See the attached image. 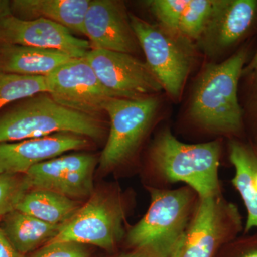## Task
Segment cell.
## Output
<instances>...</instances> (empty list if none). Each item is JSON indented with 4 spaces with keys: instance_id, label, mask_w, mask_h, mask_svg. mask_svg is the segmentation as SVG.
Segmentation results:
<instances>
[{
    "instance_id": "cell-15",
    "label": "cell",
    "mask_w": 257,
    "mask_h": 257,
    "mask_svg": "<svg viewBox=\"0 0 257 257\" xmlns=\"http://www.w3.org/2000/svg\"><path fill=\"white\" fill-rule=\"evenodd\" d=\"M91 0H13V15L23 20L45 19L84 35V20Z\"/></svg>"
},
{
    "instance_id": "cell-12",
    "label": "cell",
    "mask_w": 257,
    "mask_h": 257,
    "mask_svg": "<svg viewBox=\"0 0 257 257\" xmlns=\"http://www.w3.org/2000/svg\"><path fill=\"white\" fill-rule=\"evenodd\" d=\"M0 43L61 51L83 58L91 50L88 40L74 37L62 25L45 19L23 20L10 15L0 20Z\"/></svg>"
},
{
    "instance_id": "cell-23",
    "label": "cell",
    "mask_w": 257,
    "mask_h": 257,
    "mask_svg": "<svg viewBox=\"0 0 257 257\" xmlns=\"http://www.w3.org/2000/svg\"><path fill=\"white\" fill-rule=\"evenodd\" d=\"M189 0H152L147 2L150 11L160 22L161 28L172 36L180 37L179 25Z\"/></svg>"
},
{
    "instance_id": "cell-11",
    "label": "cell",
    "mask_w": 257,
    "mask_h": 257,
    "mask_svg": "<svg viewBox=\"0 0 257 257\" xmlns=\"http://www.w3.org/2000/svg\"><path fill=\"white\" fill-rule=\"evenodd\" d=\"M91 50L133 55L140 49L124 5L115 0H91L84 20Z\"/></svg>"
},
{
    "instance_id": "cell-22",
    "label": "cell",
    "mask_w": 257,
    "mask_h": 257,
    "mask_svg": "<svg viewBox=\"0 0 257 257\" xmlns=\"http://www.w3.org/2000/svg\"><path fill=\"white\" fill-rule=\"evenodd\" d=\"M212 7L213 0H189L179 25L180 36L199 40L210 17Z\"/></svg>"
},
{
    "instance_id": "cell-7",
    "label": "cell",
    "mask_w": 257,
    "mask_h": 257,
    "mask_svg": "<svg viewBox=\"0 0 257 257\" xmlns=\"http://www.w3.org/2000/svg\"><path fill=\"white\" fill-rule=\"evenodd\" d=\"M150 192V207L143 219L128 231V245L138 248L180 243L188 227L192 194L187 188L152 189Z\"/></svg>"
},
{
    "instance_id": "cell-4",
    "label": "cell",
    "mask_w": 257,
    "mask_h": 257,
    "mask_svg": "<svg viewBox=\"0 0 257 257\" xmlns=\"http://www.w3.org/2000/svg\"><path fill=\"white\" fill-rule=\"evenodd\" d=\"M159 106L155 96L111 97L104 106L110 119L109 137L99 160V170L109 172L125 163L138 150Z\"/></svg>"
},
{
    "instance_id": "cell-13",
    "label": "cell",
    "mask_w": 257,
    "mask_h": 257,
    "mask_svg": "<svg viewBox=\"0 0 257 257\" xmlns=\"http://www.w3.org/2000/svg\"><path fill=\"white\" fill-rule=\"evenodd\" d=\"M89 146V138L72 133H57L15 143H2L0 174L24 175L37 164Z\"/></svg>"
},
{
    "instance_id": "cell-19",
    "label": "cell",
    "mask_w": 257,
    "mask_h": 257,
    "mask_svg": "<svg viewBox=\"0 0 257 257\" xmlns=\"http://www.w3.org/2000/svg\"><path fill=\"white\" fill-rule=\"evenodd\" d=\"M82 204L76 199L45 189H30L16 210L55 225L67 222Z\"/></svg>"
},
{
    "instance_id": "cell-16",
    "label": "cell",
    "mask_w": 257,
    "mask_h": 257,
    "mask_svg": "<svg viewBox=\"0 0 257 257\" xmlns=\"http://www.w3.org/2000/svg\"><path fill=\"white\" fill-rule=\"evenodd\" d=\"M73 59L59 50L0 43V72L4 73L47 76Z\"/></svg>"
},
{
    "instance_id": "cell-8",
    "label": "cell",
    "mask_w": 257,
    "mask_h": 257,
    "mask_svg": "<svg viewBox=\"0 0 257 257\" xmlns=\"http://www.w3.org/2000/svg\"><path fill=\"white\" fill-rule=\"evenodd\" d=\"M130 22L139 45L143 49L146 63L162 88L175 99L182 92L191 67L188 51L160 27L130 15Z\"/></svg>"
},
{
    "instance_id": "cell-30",
    "label": "cell",
    "mask_w": 257,
    "mask_h": 257,
    "mask_svg": "<svg viewBox=\"0 0 257 257\" xmlns=\"http://www.w3.org/2000/svg\"><path fill=\"white\" fill-rule=\"evenodd\" d=\"M257 72V52L251 62L243 69V75H253Z\"/></svg>"
},
{
    "instance_id": "cell-25",
    "label": "cell",
    "mask_w": 257,
    "mask_h": 257,
    "mask_svg": "<svg viewBox=\"0 0 257 257\" xmlns=\"http://www.w3.org/2000/svg\"><path fill=\"white\" fill-rule=\"evenodd\" d=\"M27 257H89V252L82 243L58 241L47 243Z\"/></svg>"
},
{
    "instance_id": "cell-3",
    "label": "cell",
    "mask_w": 257,
    "mask_h": 257,
    "mask_svg": "<svg viewBox=\"0 0 257 257\" xmlns=\"http://www.w3.org/2000/svg\"><path fill=\"white\" fill-rule=\"evenodd\" d=\"M152 157L166 178L188 184L199 198L219 194L220 146L217 142L187 145L165 131L154 145Z\"/></svg>"
},
{
    "instance_id": "cell-27",
    "label": "cell",
    "mask_w": 257,
    "mask_h": 257,
    "mask_svg": "<svg viewBox=\"0 0 257 257\" xmlns=\"http://www.w3.org/2000/svg\"><path fill=\"white\" fill-rule=\"evenodd\" d=\"M227 257H257V234L233 241Z\"/></svg>"
},
{
    "instance_id": "cell-29",
    "label": "cell",
    "mask_w": 257,
    "mask_h": 257,
    "mask_svg": "<svg viewBox=\"0 0 257 257\" xmlns=\"http://www.w3.org/2000/svg\"><path fill=\"white\" fill-rule=\"evenodd\" d=\"M13 15L11 8V1L0 0V20Z\"/></svg>"
},
{
    "instance_id": "cell-24",
    "label": "cell",
    "mask_w": 257,
    "mask_h": 257,
    "mask_svg": "<svg viewBox=\"0 0 257 257\" xmlns=\"http://www.w3.org/2000/svg\"><path fill=\"white\" fill-rule=\"evenodd\" d=\"M31 189L26 175L0 174V218L15 210Z\"/></svg>"
},
{
    "instance_id": "cell-2",
    "label": "cell",
    "mask_w": 257,
    "mask_h": 257,
    "mask_svg": "<svg viewBox=\"0 0 257 257\" xmlns=\"http://www.w3.org/2000/svg\"><path fill=\"white\" fill-rule=\"evenodd\" d=\"M247 52L239 51L224 62L205 67L194 87L190 114L211 131L235 134L242 126L238 100V82L242 76Z\"/></svg>"
},
{
    "instance_id": "cell-28",
    "label": "cell",
    "mask_w": 257,
    "mask_h": 257,
    "mask_svg": "<svg viewBox=\"0 0 257 257\" xmlns=\"http://www.w3.org/2000/svg\"><path fill=\"white\" fill-rule=\"evenodd\" d=\"M0 257H27L17 251L0 228Z\"/></svg>"
},
{
    "instance_id": "cell-17",
    "label": "cell",
    "mask_w": 257,
    "mask_h": 257,
    "mask_svg": "<svg viewBox=\"0 0 257 257\" xmlns=\"http://www.w3.org/2000/svg\"><path fill=\"white\" fill-rule=\"evenodd\" d=\"M62 225L48 224L16 209L0 219V228L7 239L26 256L53 239Z\"/></svg>"
},
{
    "instance_id": "cell-18",
    "label": "cell",
    "mask_w": 257,
    "mask_h": 257,
    "mask_svg": "<svg viewBox=\"0 0 257 257\" xmlns=\"http://www.w3.org/2000/svg\"><path fill=\"white\" fill-rule=\"evenodd\" d=\"M230 160L235 168L232 184L239 193L247 210L245 232L257 228V156L246 145L230 144Z\"/></svg>"
},
{
    "instance_id": "cell-20",
    "label": "cell",
    "mask_w": 257,
    "mask_h": 257,
    "mask_svg": "<svg viewBox=\"0 0 257 257\" xmlns=\"http://www.w3.org/2000/svg\"><path fill=\"white\" fill-rule=\"evenodd\" d=\"M97 158L92 154L61 155L37 164L25 174L31 189L51 190L54 184L70 172L94 171Z\"/></svg>"
},
{
    "instance_id": "cell-6",
    "label": "cell",
    "mask_w": 257,
    "mask_h": 257,
    "mask_svg": "<svg viewBox=\"0 0 257 257\" xmlns=\"http://www.w3.org/2000/svg\"><path fill=\"white\" fill-rule=\"evenodd\" d=\"M242 229L237 207L219 194L200 198L183 240L171 257H214Z\"/></svg>"
},
{
    "instance_id": "cell-9",
    "label": "cell",
    "mask_w": 257,
    "mask_h": 257,
    "mask_svg": "<svg viewBox=\"0 0 257 257\" xmlns=\"http://www.w3.org/2000/svg\"><path fill=\"white\" fill-rule=\"evenodd\" d=\"M48 94L61 105L99 116L106 101L115 97L101 84L84 57L66 62L46 76Z\"/></svg>"
},
{
    "instance_id": "cell-21",
    "label": "cell",
    "mask_w": 257,
    "mask_h": 257,
    "mask_svg": "<svg viewBox=\"0 0 257 257\" xmlns=\"http://www.w3.org/2000/svg\"><path fill=\"white\" fill-rule=\"evenodd\" d=\"M45 92L48 93L46 76L0 72V111L16 101Z\"/></svg>"
},
{
    "instance_id": "cell-5",
    "label": "cell",
    "mask_w": 257,
    "mask_h": 257,
    "mask_svg": "<svg viewBox=\"0 0 257 257\" xmlns=\"http://www.w3.org/2000/svg\"><path fill=\"white\" fill-rule=\"evenodd\" d=\"M124 204L119 194L94 192L49 243L72 241L113 251L124 234Z\"/></svg>"
},
{
    "instance_id": "cell-31",
    "label": "cell",
    "mask_w": 257,
    "mask_h": 257,
    "mask_svg": "<svg viewBox=\"0 0 257 257\" xmlns=\"http://www.w3.org/2000/svg\"><path fill=\"white\" fill-rule=\"evenodd\" d=\"M252 76L253 77H254L255 83H256L257 88V72H256V73L253 74Z\"/></svg>"
},
{
    "instance_id": "cell-26",
    "label": "cell",
    "mask_w": 257,
    "mask_h": 257,
    "mask_svg": "<svg viewBox=\"0 0 257 257\" xmlns=\"http://www.w3.org/2000/svg\"><path fill=\"white\" fill-rule=\"evenodd\" d=\"M181 243L134 248L130 252L111 257H171L177 251Z\"/></svg>"
},
{
    "instance_id": "cell-14",
    "label": "cell",
    "mask_w": 257,
    "mask_h": 257,
    "mask_svg": "<svg viewBox=\"0 0 257 257\" xmlns=\"http://www.w3.org/2000/svg\"><path fill=\"white\" fill-rule=\"evenodd\" d=\"M256 14L255 0H213L210 17L198 40L202 50L212 55L232 46L249 30Z\"/></svg>"
},
{
    "instance_id": "cell-1",
    "label": "cell",
    "mask_w": 257,
    "mask_h": 257,
    "mask_svg": "<svg viewBox=\"0 0 257 257\" xmlns=\"http://www.w3.org/2000/svg\"><path fill=\"white\" fill-rule=\"evenodd\" d=\"M72 133L99 140L105 128L99 116L61 105L48 93H40L0 111V143Z\"/></svg>"
},
{
    "instance_id": "cell-10",
    "label": "cell",
    "mask_w": 257,
    "mask_h": 257,
    "mask_svg": "<svg viewBox=\"0 0 257 257\" xmlns=\"http://www.w3.org/2000/svg\"><path fill=\"white\" fill-rule=\"evenodd\" d=\"M84 58L115 97L140 99L163 89L146 62L130 54L90 50Z\"/></svg>"
}]
</instances>
